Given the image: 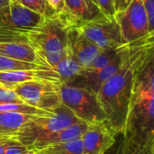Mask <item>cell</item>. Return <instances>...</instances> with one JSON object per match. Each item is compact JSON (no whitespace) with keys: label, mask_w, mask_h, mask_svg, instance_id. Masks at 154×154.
I'll list each match as a JSON object with an SVG mask.
<instances>
[{"label":"cell","mask_w":154,"mask_h":154,"mask_svg":"<svg viewBox=\"0 0 154 154\" xmlns=\"http://www.w3.org/2000/svg\"><path fill=\"white\" fill-rule=\"evenodd\" d=\"M37 80H47L56 83L61 82L60 75L51 68L0 72V87L7 89H13L21 83Z\"/></svg>","instance_id":"7c38bea8"},{"label":"cell","mask_w":154,"mask_h":154,"mask_svg":"<svg viewBox=\"0 0 154 154\" xmlns=\"http://www.w3.org/2000/svg\"><path fill=\"white\" fill-rule=\"evenodd\" d=\"M79 120L64 105L46 115L31 116V117L14 134V137L23 145L30 149L32 143L50 134L68 127Z\"/></svg>","instance_id":"277c9868"},{"label":"cell","mask_w":154,"mask_h":154,"mask_svg":"<svg viewBox=\"0 0 154 154\" xmlns=\"http://www.w3.org/2000/svg\"><path fill=\"white\" fill-rule=\"evenodd\" d=\"M46 68H51V67H49L48 65H45V64L22 61V60H17L12 59V58H8V57L0 55V72L21 70V69H46Z\"/></svg>","instance_id":"ffe728a7"},{"label":"cell","mask_w":154,"mask_h":154,"mask_svg":"<svg viewBox=\"0 0 154 154\" xmlns=\"http://www.w3.org/2000/svg\"><path fill=\"white\" fill-rule=\"evenodd\" d=\"M97 5L106 16H113L116 14L114 0H97Z\"/></svg>","instance_id":"d4e9b609"},{"label":"cell","mask_w":154,"mask_h":154,"mask_svg":"<svg viewBox=\"0 0 154 154\" xmlns=\"http://www.w3.org/2000/svg\"><path fill=\"white\" fill-rule=\"evenodd\" d=\"M45 2H46L50 11L52 14H58V15H60V16H61L63 18H66V19H69L70 21H72L71 18L69 17L68 12H67L64 0H45Z\"/></svg>","instance_id":"603a6c76"},{"label":"cell","mask_w":154,"mask_h":154,"mask_svg":"<svg viewBox=\"0 0 154 154\" xmlns=\"http://www.w3.org/2000/svg\"><path fill=\"white\" fill-rule=\"evenodd\" d=\"M153 58L138 71L134 81L122 133V154H154Z\"/></svg>","instance_id":"7a4b0ae2"},{"label":"cell","mask_w":154,"mask_h":154,"mask_svg":"<svg viewBox=\"0 0 154 154\" xmlns=\"http://www.w3.org/2000/svg\"><path fill=\"white\" fill-rule=\"evenodd\" d=\"M60 95L61 104L68 107L75 116L86 124L105 122L103 112L97 94L81 84L60 83Z\"/></svg>","instance_id":"5b68a950"},{"label":"cell","mask_w":154,"mask_h":154,"mask_svg":"<svg viewBox=\"0 0 154 154\" xmlns=\"http://www.w3.org/2000/svg\"><path fill=\"white\" fill-rule=\"evenodd\" d=\"M76 25L101 50L117 48L124 44L115 15L108 17L102 14L90 20L77 23Z\"/></svg>","instance_id":"52a82bcc"},{"label":"cell","mask_w":154,"mask_h":154,"mask_svg":"<svg viewBox=\"0 0 154 154\" xmlns=\"http://www.w3.org/2000/svg\"><path fill=\"white\" fill-rule=\"evenodd\" d=\"M12 90L20 99L32 106L51 112L61 105L60 83L37 80L21 83Z\"/></svg>","instance_id":"8992f818"},{"label":"cell","mask_w":154,"mask_h":154,"mask_svg":"<svg viewBox=\"0 0 154 154\" xmlns=\"http://www.w3.org/2000/svg\"><path fill=\"white\" fill-rule=\"evenodd\" d=\"M67 36L71 52L82 69L88 67L102 51L86 37L76 23H71L69 26Z\"/></svg>","instance_id":"8fae6325"},{"label":"cell","mask_w":154,"mask_h":154,"mask_svg":"<svg viewBox=\"0 0 154 154\" xmlns=\"http://www.w3.org/2000/svg\"><path fill=\"white\" fill-rule=\"evenodd\" d=\"M116 135L106 121L88 124L81 136L84 154H105L115 144Z\"/></svg>","instance_id":"30bf717a"},{"label":"cell","mask_w":154,"mask_h":154,"mask_svg":"<svg viewBox=\"0 0 154 154\" xmlns=\"http://www.w3.org/2000/svg\"><path fill=\"white\" fill-rule=\"evenodd\" d=\"M29 151L27 147L19 143L14 135H9L6 141L5 154H24Z\"/></svg>","instance_id":"7402d4cb"},{"label":"cell","mask_w":154,"mask_h":154,"mask_svg":"<svg viewBox=\"0 0 154 154\" xmlns=\"http://www.w3.org/2000/svg\"><path fill=\"white\" fill-rule=\"evenodd\" d=\"M71 23H74L52 14L43 15L32 28L12 34L23 38L40 60L54 69L68 43V29Z\"/></svg>","instance_id":"3957f363"},{"label":"cell","mask_w":154,"mask_h":154,"mask_svg":"<svg viewBox=\"0 0 154 154\" xmlns=\"http://www.w3.org/2000/svg\"><path fill=\"white\" fill-rule=\"evenodd\" d=\"M92 1H93V2H94V3H95L96 5H97V0H92Z\"/></svg>","instance_id":"1f68e13d"},{"label":"cell","mask_w":154,"mask_h":154,"mask_svg":"<svg viewBox=\"0 0 154 154\" xmlns=\"http://www.w3.org/2000/svg\"><path fill=\"white\" fill-rule=\"evenodd\" d=\"M133 0H114L116 12L124 10Z\"/></svg>","instance_id":"4316f807"},{"label":"cell","mask_w":154,"mask_h":154,"mask_svg":"<svg viewBox=\"0 0 154 154\" xmlns=\"http://www.w3.org/2000/svg\"><path fill=\"white\" fill-rule=\"evenodd\" d=\"M115 17L124 44L139 40L151 32L142 0H133L124 10L116 12Z\"/></svg>","instance_id":"ba28073f"},{"label":"cell","mask_w":154,"mask_h":154,"mask_svg":"<svg viewBox=\"0 0 154 154\" xmlns=\"http://www.w3.org/2000/svg\"><path fill=\"white\" fill-rule=\"evenodd\" d=\"M20 4L23 6L27 7L28 9L38 13L42 15H48L52 14L50 11L45 0H17Z\"/></svg>","instance_id":"44dd1931"},{"label":"cell","mask_w":154,"mask_h":154,"mask_svg":"<svg viewBox=\"0 0 154 154\" xmlns=\"http://www.w3.org/2000/svg\"><path fill=\"white\" fill-rule=\"evenodd\" d=\"M35 154H47V153H45V152H42V151H36V152H35Z\"/></svg>","instance_id":"4dcf8cb0"},{"label":"cell","mask_w":154,"mask_h":154,"mask_svg":"<svg viewBox=\"0 0 154 154\" xmlns=\"http://www.w3.org/2000/svg\"><path fill=\"white\" fill-rule=\"evenodd\" d=\"M42 152L47 154H84L81 138L48 146Z\"/></svg>","instance_id":"d6986e66"},{"label":"cell","mask_w":154,"mask_h":154,"mask_svg":"<svg viewBox=\"0 0 154 154\" xmlns=\"http://www.w3.org/2000/svg\"><path fill=\"white\" fill-rule=\"evenodd\" d=\"M30 117L21 113L0 112V137L14 135Z\"/></svg>","instance_id":"e0dca14e"},{"label":"cell","mask_w":154,"mask_h":154,"mask_svg":"<svg viewBox=\"0 0 154 154\" xmlns=\"http://www.w3.org/2000/svg\"><path fill=\"white\" fill-rule=\"evenodd\" d=\"M24 154H35V152L34 151H32V150H29L26 153Z\"/></svg>","instance_id":"f546056e"},{"label":"cell","mask_w":154,"mask_h":154,"mask_svg":"<svg viewBox=\"0 0 154 154\" xmlns=\"http://www.w3.org/2000/svg\"><path fill=\"white\" fill-rule=\"evenodd\" d=\"M67 12L75 23L90 20L103 13L92 0H64Z\"/></svg>","instance_id":"9a60e30c"},{"label":"cell","mask_w":154,"mask_h":154,"mask_svg":"<svg viewBox=\"0 0 154 154\" xmlns=\"http://www.w3.org/2000/svg\"><path fill=\"white\" fill-rule=\"evenodd\" d=\"M145 12L148 17L149 30L151 32H154V0H142Z\"/></svg>","instance_id":"484cf974"},{"label":"cell","mask_w":154,"mask_h":154,"mask_svg":"<svg viewBox=\"0 0 154 154\" xmlns=\"http://www.w3.org/2000/svg\"><path fill=\"white\" fill-rule=\"evenodd\" d=\"M87 126L88 124H86L83 121H79L68 127H65L61 130L50 134L41 139H38L32 143V145L30 147L29 150L34 152L42 151L44 148L53 144L81 138V136L83 135L84 132L87 129Z\"/></svg>","instance_id":"5bb4252c"},{"label":"cell","mask_w":154,"mask_h":154,"mask_svg":"<svg viewBox=\"0 0 154 154\" xmlns=\"http://www.w3.org/2000/svg\"><path fill=\"white\" fill-rule=\"evenodd\" d=\"M8 136H1L0 137V154H5V149L6 141H7Z\"/></svg>","instance_id":"83f0119b"},{"label":"cell","mask_w":154,"mask_h":154,"mask_svg":"<svg viewBox=\"0 0 154 154\" xmlns=\"http://www.w3.org/2000/svg\"><path fill=\"white\" fill-rule=\"evenodd\" d=\"M153 38L154 32L126 43L119 70L97 93L106 122L116 134L124 130L135 76L153 58Z\"/></svg>","instance_id":"6da1fadb"},{"label":"cell","mask_w":154,"mask_h":154,"mask_svg":"<svg viewBox=\"0 0 154 154\" xmlns=\"http://www.w3.org/2000/svg\"><path fill=\"white\" fill-rule=\"evenodd\" d=\"M43 15L23 6L17 0H10L0 9V32H20L35 26Z\"/></svg>","instance_id":"9c48e42d"},{"label":"cell","mask_w":154,"mask_h":154,"mask_svg":"<svg viewBox=\"0 0 154 154\" xmlns=\"http://www.w3.org/2000/svg\"><path fill=\"white\" fill-rule=\"evenodd\" d=\"M9 1L10 0H0V9L5 7V6H6L8 5Z\"/></svg>","instance_id":"f1b7e54d"},{"label":"cell","mask_w":154,"mask_h":154,"mask_svg":"<svg viewBox=\"0 0 154 154\" xmlns=\"http://www.w3.org/2000/svg\"><path fill=\"white\" fill-rule=\"evenodd\" d=\"M54 70L60 75L61 82L63 83L70 82L79 77L82 67L75 60L68 43L63 51L60 60L56 64Z\"/></svg>","instance_id":"2e32d148"},{"label":"cell","mask_w":154,"mask_h":154,"mask_svg":"<svg viewBox=\"0 0 154 154\" xmlns=\"http://www.w3.org/2000/svg\"><path fill=\"white\" fill-rule=\"evenodd\" d=\"M124 45L125 44H123V45H121V46H119L117 48H110V49L102 50L99 52V54L95 58V60L88 67L82 69L81 73H80L79 76H81L82 74H85V73L96 72V71L103 69L106 65H108L118 55V53L121 51Z\"/></svg>","instance_id":"ac0fdd59"},{"label":"cell","mask_w":154,"mask_h":154,"mask_svg":"<svg viewBox=\"0 0 154 154\" xmlns=\"http://www.w3.org/2000/svg\"><path fill=\"white\" fill-rule=\"evenodd\" d=\"M5 35L9 36V38L6 40H0V55L17 60L45 64L23 38L11 33Z\"/></svg>","instance_id":"4fadbf2b"},{"label":"cell","mask_w":154,"mask_h":154,"mask_svg":"<svg viewBox=\"0 0 154 154\" xmlns=\"http://www.w3.org/2000/svg\"><path fill=\"white\" fill-rule=\"evenodd\" d=\"M23 101L12 89L0 87V105L6 103H22Z\"/></svg>","instance_id":"cb8c5ba5"}]
</instances>
